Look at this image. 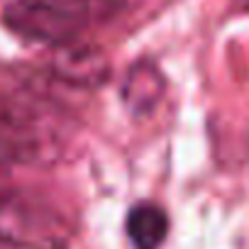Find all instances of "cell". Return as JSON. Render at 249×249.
<instances>
[{
    "instance_id": "6da1fadb",
    "label": "cell",
    "mask_w": 249,
    "mask_h": 249,
    "mask_svg": "<svg viewBox=\"0 0 249 249\" xmlns=\"http://www.w3.org/2000/svg\"><path fill=\"white\" fill-rule=\"evenodd\" d=\"M59 154V137L44 115L25 100L0 93V169L44 164Z\"/></svg>"
},
{
    "instance_id": "7a4b0ae2",
    "label": "cell",
    "mask_w": 249,
    "mask_h": 249,
    "mask_svg": "<svg viewBox=\"0 0 249 249\" xmlns=\"http://www.w3.org/2000/svg\"><path fill=\"white\" fill-rule=\"evenodd\" d=\"M69 242L71 227L56 210L0 188V247L64 249Z\"/></svg>"
},
{
    "instance_id": "3957f363",
    "label": "cell",
    "mask_w": 249,
    "mask_h": 249,
    "mask_svg": "<svg viewBox=\"0 0 249 249\" xmlns=\"http://www.w3.org/2000/svg\"><path fill=\"white\" fill-rule=\"evenodd\" d=\"M5 22L13 32L52 47L71 44L81 32V27H76L39 0H13L5 8Z\"/></svg>"
},
{
    "instance_id": "277c9868",
    "label": "cell",
    "mask_w": 249,
    "mask_h": 249,
    "mask_svg": "<svg viewBox=\"0 0 249 249\" xmlns=\"http://www.w3.org/2000/svg\"><path fill=\"white\" fill-rule=\"evenodd\" d=\"M52 71L59 81L69 86H81V88H93L100 86L107 78V61L100 52L88 49V47H76L64 44L54 54Z\"/></svg>"
},
{
    "instance_id": "5b68a950",
    "label": "cell",
    "mask_w": 249,
    "mask_h": 249,
    "mask_svg": "<svg viewBox=\"0 0 249 249\" xmlns=\"http://www.w3.org/2000/svg\"><path fill=\"white\" fill-rule=\"evenodd\" d=\"M164 93V78L152 64H137L122 83V100L135 115L149 112Z\"/></svg>"
},
{
    "instance_id": "8992f818",
    "label": "cell",
    "mask_w": 249,
    "mask_h": 249,
    "mask_svg": "<svg viewBox=\"0 0 249 249\" xmlns=\"http://www.w3.org/2000/svg\"><path fill=\"white\" fill-rule=\"evenodd\" d=\"M169 232L166 213L154 203H140L127 215V234L135 249H159Z\"/></svg>"
}]
</instances>
